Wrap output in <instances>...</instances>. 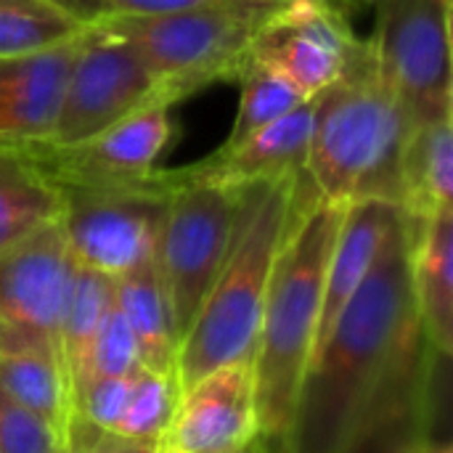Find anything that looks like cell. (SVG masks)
<instances>
[{
    "label": "cell",
    "instance_id": "6da1fadb",
    "mask_svg": "<svg viewBox=\"0 0 453 453\" xmlns=\"http://www.w3.org/2000/svg\"><path fill=\"white\" fill-rule=\"evenodd\" d=\"M422 337L411 295V223L401 210L372 271L308 361L287 430L292 453H345Z\"/></svg>",
    "mask_w": 453,
    "mask_h": 453
},
{
    "label": "cell",
    "instance_id": "7a4b0ae2",
    "mask_svg": "<svg viewBox=\"0 0 453 453\" xmlns=\"http://www.w3.org/2000/svg\"><path fill=\"white\" fill-rule=\"evenodd\" d=\"M321 199L308 170L239 188L226 263L175 353L178 393L220 366L252 361L276 255L295 218Z\"/></svg>",
    "mask_w": 453,
    "mask_h": 453
},
{
    "label": "cell",
    "instance_id": "3957f363",
    "mask_svg": "<svg viewBox=\"0 0 453 453\" xmlns=\"http://www.w3.org/2000/svg\"><path fill=\"white\" fill-rule=\"evenodd\" d=\"M411 122L380 77L369 40L353 45L340 77L313 98L308 175L321 199H380L401 207V162Z\"/></svg>",
    "mask_w": 453,
    "mask_h": 453
},
{
    "label": "cell",
    "instance_id": "277c9868",
    "mask_svg": "<svg viewBox=\"0 0 453 453\" xmlns=\"http://www.w3.org/2000/svg\"><path fill=\"white\" fill-rule=\"evenodd\" d=\"M345 204L316 199L305 207L273 263L252 356L260 435H287L297 390L313 356L329 255Z\"/></svg>",
    "mask_w": 453,
    "mask_h": 453
},
{
    "label": "cell",
    "instance_id": "5b68a950",
    "mask_svg": "<svg viewBox=\"0 0 453 453\" xmlns=\"http://www.w3.org/2000/svg\"><path fill=\"white\" fill-rule=\"evenodd\" d=\"M279 3L234 0L159 16H109L98 24L143 58L175 104L218 80L239 82L255 35Z\"/></svg>",
    "mask_w": 453,
    "mask_h": 453
},
{
    "label": "cell",
    "instance_id": "8992f818",
    "mask_svg": "<svg viewBox=\"0 0 453 453\" xmlns=\"http://www.w3.org/2000/svg\"><path fill=\"white\" fill-rule=\"evenodd\" d=\"M159 228L154 263L165 289L175 345L188 334L231 247L239 188L191 178L178 167Z\"/></svg>",
    "mask_w": 453,
    "mask_h": 453
},
{
    "label": "cell",
    "instance_id": "52a82bcc",
    "mask_svg": "<svg viewBox=\"0 0 453 453\" xmlns=\"http://www.w3.org/2000/svg\"><path fill=\"white\" fill-rule=\"evenodd\" d=\"M453 0H372L380 77L411 127L453 114Z\"/></svg>",
    "mask_w": 453,
    "mask_h": 453
},
{
    "label": "cell",
    "instance_id": "ba28073f",
    "mask_svg": "<svg viewBox=\"0 0 453 453\" xmlns=\"http://www.w3.org/2000/svg\"><path fill=\"white\" fill-rule=\"evenodd\" d=\"M175 183V170H157L133 186L58 188L64 199L58 223L72 260L111 279L149 260Z\"/></svg>",
    "mask_w": 453,
    "mask_h": 453
},
{
    "label": "cell",
    "instance_id": "9c48e42d",
    "mask_svg": "<svg viewBox=\"0 0 453 453\" xmlns=\"http://www.w3.org/2000/svg\"><path fill=\"white\" fill-rule=\"evenodd\" d=\"M151 104H170L162 82L117 35L93 24L69 72L58 122L45 143H80Z\"/></svg>",
    "mask_w": 453,
    "mask_h": 453
},
{
    "label": "cell",
    "instance_id": "30bf717a",
    "mask_svg": "<svg viewBox=\"0 0 453 453\" xmlns=\"http://www.w3.org/2000/svg\"><path fill=\"white\" fill-rule=\"evenodd\" d=\"M72 271L58 220L0 250V353L42 350L61 358L58 326Z\"/></svg>",
    "mask_w": 453,
    "mask_h": 453
},
{
    "label": "cell",
    "instance_id": "8fae6325",
    "mask_svg": "<svg viewBox=\"0 0 453 453\" xmlns=\"http://www.w3.org/2000/svg\"><path fill=\"white\" fill-rule=\"evenodd\" d=\"M173 133L170 104H151L72 146L45 141L11 143L58 188L133 186L157 175V159Z\"/></svg>",
    "mask_w": 453,
    "mask_h": 453
},
{
    "label": "cell",
    "instance_id": "7c38bea8",
    "mask_svg": "<svg viewBox=\"0 0 453 453\" xmlns=\"http://www.w3.org/2000/svg\"><path fill=\"white\" fill-rule=\"evenodd\" d=\"M356 42L348 16L326 0H281L255 35L252 58L316 98L340 77Z\"/></svg>",
    "mask_w": 453,
    "mask_h": 453
},
{
    "label": "cell",
    "instance_id": "4fadbf2b",
    "mask_svg": "<svg viewBox=\"0 0 453 453\" xmlns=\"http://www.w3.org/2000/svg\"><path fill=\"white\" fill-rule=\"evenodd\" d=\"M260 435L252 361L215 369L178 395L162 453H239Z\"/></svg>",
    "mask_w": 453,
    "mask_h": 453
},
{
    "label": "cell",
    "instance_id": "5bb4252c",
    "mask_svg": "<svg viewBox=\"0 0 453 453\" xmlns=\"http://www.w3.org/2000/svg\"><path fill=\"white\" fill-rule=\"evenodd\" d=\"M82 37L42 53L0 61V143L50 138Z\"/></svg>",
    "mask_w": 453,
    "mask_h": 453
},
{
    "label": "cell",
    "instance_id": "9a60e30c",
    "mask_svg": "<svg viewBox=\"0 0 453 453\" xmlns=\"http://www.w3.org/2000/svg\"><path fill=\"white\" fill-rule=\"evenodd\" d=\"M313 130V98L271 122L234 149H215L210 157L186 165V173L228 188H242L260 180L295 178L308 167Z\"/></svg>",
    "mask_w": 453,
    "mask_h": 453
},
{
    "label": "cell",
    "instance_id": "2e32d148",
    "mask_svg": "<svg viewBox=\"0 0 453 453\" xmlns=\"http://www.w3.org/2000/svg\"><path fill=\"white\" fill-rule=\"evenodd\" d=\"M435 358L438 353L422 337L377 395L345 453H409L422 435H433L430 380Z\"/></svg>",
    "mask_w": 453,
    "mask_h": 453
},
{
    "label": "cell",
    "instance_id": "e0dca14e",
    "mask_svg": "<svg viewBox=\"0 0 453 453\" xmlns=\"http://www.w3.org/2000/svg\"><path fill=\"white\" fill-rule=\"evenodd\" d=\"M401 215L398 204L380 202V199H356L345 204L342 223L329 255L326 281H324V303L319 319V334L313 350L326 340L329 329L372 271L388 231L393 228L395 218Z\"/></svg>",
    "mask_w": 453,
    "mask_h": 453
},
{
    "label": "cell",
    "instance_id": "ac0fdd59",
    "mask_svg": "<svg viewBox=\"0 0 453 453\" xmlns=\"http://www.w3.org/2000/svg\"><path fill=\"white\" fill-rule=\"evenodd\" d=\"M411 295L425 342L443 358L453 350V207L411 223Z\"/></svg>",
    "mask_w": 453,
    "mask_h": 453
},
{
    "label": "cell",
    "instance_id": "d6986e66",
    "mask_svg": "<svg viewBox=\"0 0 453 453\" xmlns=\"http://www.w3.org/2000/svg\"><path fill=\"white\" fill-rule=\"evenodd\" d=\"M453 207V114L411 127L401 162V210L422 223Z\"/></svg>",
    "mask_w": 453,
    "mask_h": 453
},
{
    "label": "cell",
    "instance_id": "ffe728a7",
    "mask_svg": "<svg viewBox=\"0 0 453 453\" xmlns=\"http://www.w3.org/2000/svg\"><path fill=\"white\" fill-rule=\"evenodd\" d=\"M114 303L125 316L141 356V366L175 377V334L154 255L114 279Z\"/></svg>",
    "mask_w": 453,
    "mask_h": 453
},
{
    "label": "cell",
    "instance_id": "44dd1931",
    "mask_svg": "<svg viewBox=\"0 0 453 453\" xmlns=\"http://www.w3.org/2000/svg\"><path fill=\"white\" fill-rule=\"evenodd\" d=\"M61 191L16 146L0 143V250L61 218Z\"/></svg>",
    "mask_w": 453,
    "mask_h": 453
},
{
    "label": "cell",
    "instance_id": "7402d4cb",
    "mask_svg": "<svg viewBox=\"0 0 453 453\" xmlns=\"http://www.w3.org/2000/svg\"><path fill=\"white\" fill-rule=\"evenodd\" d=\"M0 390L13 403L56 427L64 438L72 419V398L58 356L42 350L0 353Z\"/></svg>",
    "mask_w": 453,
    "mask_h": 453
},
{
    "label": "cell",
    "instance_id": "603a6c76",
    "mask_svg": "<svg viewBox=\"0 0 453 453\" xmlns=\"http://www.w3.org/2000/svg\"><path fill=\"white\" fill-rule=\"evenodd\" d=\"M111 308H114V279L74 263L69 289L64 297L61 326H58V350L69 382L77 374L88 353V345L93 342L98 326L104 324Z\"/></svg>",
    "mask_w": 453,
    "mask_h": 453
},
{
    "label": "cell",
    "instance_id": "cb8c5ba5",
    "mask_svg": "<svg viewBox=\"0 0 453 453\" xmlns=\"http://www.w3.org/2000/svg\"><path fill=\"white\" fill-rule=\"evenodd\" d=\"M64 8L48 0H0V61L50 50L88 32Z\"/></svg>",
    "mask_w": 453,
    "mask_h": 453
},
{
    "label": "cell",
    "instance_id": "d4e9b609",
    "mask_svg": "<svg viewBox=\"0 0 453 453\" xmlns=\"http://www.w3.org/2000/svg\"><path fill=\"white\" fill-rule=\"evenodd\" d=\"M239 85H242V98H239V109H236L231 133L223 141V149H234V146L244 143L247 138H252L271 122L281 119L300 104L311 101L284 74H279L276 69H271L255 58H250L247 69L242 72Z\"/></svg>",
    "mask_w": 453,
    "mask_h": 453
},
{
    "label": "cell",
    "instance_id": "484cf974",
    "mask_svg": "<svg viewBox=\"0 0 453 453\" xmlns=\"http://www.w3.org/2000/svg\"><path fill=\"white\" fill-rule=\"evenodd\" d=\"M178 385L173 374H157L141 369L133 380L125 411L114 425V435L130 441H154L162 443L170 419L178 406Z\"/></svg>",
    "mask_w": 453,
    "mask_h": 453
},
{
    "label": "cell",
    "instance_id": "4316f807",
    "mask_svg": "<svg viewBox=\"0 0 453 453\" xmlns=\"http://www.w3.org/2000/svg\"><path fill=\"white\" fill-rule=\"evenodd\" d=\"M141 369L143 366H141L135 337H133L125 316L119 313V308L114 303V308L106 313L104 324L98 326L93 342L88 345V353H85L77 374L69 382V398H72V388L82 380H90V377H133Z\"/></svg>",
    "mask_w": 453,
    "mask_h": 453
},
{
    "label": "cell",
    "instance_id": "83f0119b",
    "mask_svg": "<svg viewBox=\"0 0 453 453\" xmlns=\"http://www.w3.org/2000/svg\"><path fill=\"white\" fill-rule=\"evenodd\" d=\"M133 377H90L72 388V417L88 422L90 427H98L104 433H111L119 422Z\"/></svg>",
    "mask_w": 453,
    "mask_h": 453
},
{
    "label": "cell",
    "instance_id": "f1b7e54d",
    "mask_svg": "<svg viewBox=\"0 0 453 453\" xmlns=\"http://www.w3.org/2000/svg\"><path fill=\"white\" fill-rule=\"evenodd\" d=\"M64 438L0 390V453H61Z\"/></svg>",
    "mask_w": 453,
    "mask_h": 453
},
{
    "label": "cell",
    "instance_id": "f546056e",
    "mask_svg": "<svg viewBox=\"0 0 453 453\" xmlns=\"http://www.w3.org/2000/svg\"><path fill=\"white\" fill-rule=\"evenodd\" d=\"M61 453H162V443L154 441H130L114 433H104L90 427L82 419H69L64 433V451Z\"/></svg>",
    "mask_w": 453,
    "mask_h": 453
},
{
    "label": "cell",
    "instance_id": "4dcf8cb0",
    "mask_svg": "<svg viewBox=\"0 0 453 453\" xmlns=\"http://www.w3.org/2000/svg\"><path fill=\"white\" fill-rule=\"evenodd\" d=\"M215 3H234V0H106L114 16H159V13L215 5Z\"/></svg>",
    "mask_w": 453,
    "mask_h": 453
},
{
    "label": "cell",
    "instance_id": "1f68e13d",
    "mask_svg": "<svg viewBox=\"0 0 453 453\" xmlns=\"http://www.w3.org/2000/svg\"><path fill=\"white\" fill-rule=\"evenodd\" d=\"M48 3L64 8L66 13H72L82 24H98V21L114 16L111 8L106 5V0H48Z\"/></svg>",
    "mask_w": 453,
    "mask_h": 453
},
{
    "label": "cell",
    "instance_id": "d6a6232c",
    "mask_svg": "<svg viewBox=\"0 0 453 453\" xmlns=\"http://www.w3.org/2000/svg\"><path fill=\"white\" fill-rule=\"evenodd\" d=\"M250 449L252 453H292L287 435H257Z\"/></svg>",
    "mask_w": 453,
    "mask_h": 453
},
{
    "label": "cell",
    "instance_id": "836d02e7",
    "mask_svg": "<svg viewBox=\"0 0 453 453\" xmlns=\"http://www.w3.org/2000/svg\"><path fill=\"white\" fill-rule=\"evenodd\" d=\"M409 453H453L451 443L446 438H435V435H422Z\"/></svg>",
    "mask_w": 453,
    "mask_h": 453
},
{
    "label": "cell",
    "instance_id": "e575fe53",
    "mask_svg": "<svg viewBox=\"0 0 453 453\" xmlns=\"http://www.w3.org/2000/svg\"><path fill=\"white\" fill-rule=\"evenodd\" d=\"M329 5H334L340 13H345V16H350L353 11H358V8H364V5H372V0H326Z\"/></svg>",
    "mask_w": 453,
    "mask_h": 453
},
{
    "label": "cell",
    "instance_id": "d590c367",
    "mask_svg": "<svg viewBox=\"0 0 453 453\" xmlns=\"http://www.w3.org/2000/svg\"><path fill=\"white\" fill-rule=\"evenodd\" d=\"M239 453H252V449H247V451H239Z\"/></svg>",
    "mask_w": 453,
    "mask_h": 453
}]
</instances>
